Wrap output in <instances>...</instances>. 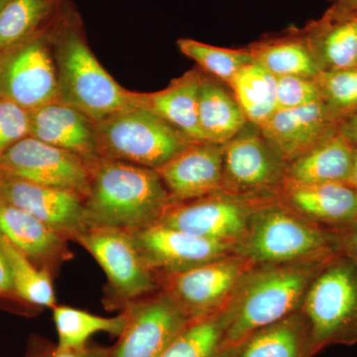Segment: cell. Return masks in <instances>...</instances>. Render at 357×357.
<instances>
[{
	"instance_id": "6da1fadb",
	"label": "cell",
	"mask_w": 357,
	"mask_h": 357,
	"mask_svg": "<svg viewBox=\"0 0 357 357\" xmlns=\"http://www.w3.org/2000/svg\"><path fill=\"white\" fill-rule=\"evenodd\" d=\"M330 257L249 268L218 314L223 330L222 349L299 312L312 279Z\"/></svg>"
},
{
	"instance_id": "7a4b0ae2",
	"label": "cell",
	"mask_w": 357,
	"mask_h": 357,
	"mask_svg": "<svg viewBox=\"0 0 357 357\" xmlns=\"http://www.w3.org/2000/svg\"><path fill=\"white\" fill-rule=\"evenodd\" d=\"M58 76V102L74 107L93 122L138 105V93L122 88L89 49L83 26L70 6L52 33Z\"/></svg>"
},
{
	"instance_id": "3957f363",
	"label": "cell",
	"mask_w": 357,
	"mask_h": 357,
	"mask_svg": "<svg viewBox=\"0 0 357 357\" xmlns=\"http://www.w3.org/2000/svg\"><path fill=\"white\" fill-rule=\"evenodd\" d=\"M86 199L91 225L135 231L159 222L171 204L153 169L98 157L91 162Z\"/></svg>"
},
{
	"instance_id": "277c9868",
	"label": "cell",
	"mask_w": 357,
	"mask_h": 357,
	"mask_svg": "<svg viewBox=\"0 0 357 357\" xmlns=\"http://www.w3.org/2000/svg\"><path fill=\"white\" fill-rule=\"evenodd\" d=\"M337 252L335 230L310 222L277 199L253 213L234 250L252 265L316 261Z\"/></svg>"
},
{
	"instance_id": "5b68a950",
	"label": "cell",
	"mask_w": 357,
	"mask_h": 357,
	"mask_svg": "<svg viewBox=\"0 0 357 357\" xmlns=\"http://www.w3.org/2000/svg\"><path fill=\"white\" fill-rule=\"evenodd\" d=\"M300 311L309 325L312 357L333 345L357 344V260L340 252L331 256Z\"/></svg>"
},
{
	"instance_id": "8992f818",
	"label": "cell",
	"mask_w": 357,
	"mask_h": 357,
	"mask_svg": "<svg viewBox=\"0 0 357 357\" xmlns=\"http://www.w3.org/2000/svg\"><path fill=\"white\" fill-rule=\"evenodd\" d=\"M95 126L98 156L153 170L195 143L140 105L122 109Z\"/></svg>"
},
{
	"instance_id": "52a82bcc",
	"label": "cell",
	"mask_w": 357,
	"mask_h": 357,
	"mask_svg": "<svg viewBox=\"0 0 357 357\" xmlns=\"http://www.w3.org/2000/svg\"><path fill=\"white\" fill-rule=\"evenodd\" d=\"M76 243L95 258L107 275L105 301L110 309L123 311L134 301L160 290L156 276L143 260L128 230L91 225L77 237Z\"/></svg>"
},
{
	"instance_id": "ba28073f",
	"label": "cell",
	"mask_w": 357,
	"mask_h": 357,
	"mask_svg": "<svg viewBox=\"0 0 357 357\" xmlns=\"http://www.w3.org/2000/svg\"><path fill=\"white\" fill-rule=\"evenodd\" d=\"M56 20L0 52V98L17 103L28 112L58 100L57 67L52 42Z\"/></svg>"
},
{
	"instance_id": "9c48e42d",
	"label": "cell",
	"mask_w": 357,
	"mask_h": 357,
	"mask_svg": "<svg viewBox=\"0 0 357 357\" xmlns=\"http://www.w3.org/2000/svg\"><path fill=\"white\" fill-rule=\"evenodd\" d=\"M286 170L287 162L270 144L259 126L248 122L241 132L223 144L220 191L276 198Z\"/></svg>"
},
{
	"instance_id": "30bf717a",
	"label": "cell",
	"mask_w": 357,
	"mask_h": 357,
	"mask_svg": "<svg viewBox=\"0 0 357 357\" xmlns=\"http://www.w3.org/2000/svg\"><path fill=\"white\" fill-rule=\"evenodd\" d=\"M276 198L236 196L222 191L169 204L159 222L192 236L236 248L253 213Z\"/></svg>"
},
{
	"instance_id": "8fae6325",
	"label": "cell",
	"mask_w": 357,
	"mask_h": 357,
	"mask_svg": "<svg viewBox=\"0 0 357 357\" xmlns=\"http://www.w3.org/2000/svg\"><path fill=\"white\" fill-rule=\"evenodd\" d=\"M251 266L248 260L232 252L180 273L157 277V281L160 290L192 323L220 314Z\"/></svg>"
},
{
	"instance_id": "7c38bea8",
	"label": "cell",
	"mask_w": 357,
	"mask_h": 357,
	"mask_svg": "<svg viewBox=\"0 0 357 357\" xmlns=\"http://www.w3.org/2000/svg\"><path fill=\"white\" fill-rule=\"evenodd\" d=\"M91 162L27 136L0 154V174L88 198Z\"/></svg>"
},
{
	"instance_id": "4fadbf2b",
	"label": "cell",
	"mask_w": 357,
	"mask_h": 357,
	"mask_svg": "<svg viewBox=\"0 0 357 357\" xmlns=\"http://www.w3.org/2000/svg\"><path fill=\"white\" fill-rule=\"evenodd\" d=\"M123 311L126 326L109 357H160L191 324L162 290L134 301Z\"/></svg>"
},
{
	"instance_id": "5bb4252c",
	"label": "cell",
	"mask_w": 357,
	"mask_h": 357,
	"mask_svg": "<svg viewBox=\"0 0 357 357\" xmlns=\"http://www.w3.org/2000/svg\"><path fill=\"white\" fill-rule=\"evenodd\" d=\"M130 234L156 278L180 273L234 252V248L227 244L192 236L160 222Z\"/></svg>"
},
{
	"instance_id": "9a60e30c",
	"label": "cell",
	"mask_w": 357,
	"mask_h": 357,
	"mask_svg": "<svg viewBox=\"0 0 357 357\" xmlns=\"http://www.w3.org/2000/svg\"><path fill=\"white\" fill-rule=\"evenodd\" d=\"M1 178L3 202L38 218L68 241L76 243L89 229L86 199L77 192L7 176Z\"/></svg>"
},
{
	"instance_id": "2e32d148",
	"label": "cell",
	"mask_w": 357,
	"mask_h": 357,
	"mask_svg": "<svg viewBox=\"0 0 357 357\" xmlns=\"http://www.w3.org/2000/svg\"><path fill=\"white\" fill-rule=\"evenodd\" d=\"M276 199L300 217L326 229H340L357 220V192L345 183L307 184L286 178Z\"/></svg>"
},
{
	"instance_id": "e0dca14e",
	"label": "cell",
	"mask_w": 357,
	"mask_h": 357,
	"mask_svg": "<svg viewBox=\"0 0 357 357\" xmlns=\"http://www.w3.org/2000/svg\"><path fill=\"white\" fill-rule=\"evenodd\" d=\"M222 155L223 144L195 142L156 169L171 204L220 191Z\"/></svg>"
},
{
	"instance_id": "ac0fdd59",
	"label": "cell",
	"mask_w": 357,
	"mask_h": 357,
	"mask_svg": "<svg viewBox=\"0 0 357 357\" xmlns=\"http://www.w3.org/2000/svg\"><path fill=\"white\" fill-rule=\"evenodd\" d=\"M340 126L323 102H319L296 109H277L259 128L288 164L337 134Z\"/></svg>"
},
{
	"instance_id": "d6986e66",
	"label": "cell",
	"mask_w": 357,
	"mask_h": 357,
	"mask_svg": "<svg viewBox=\"0 0 357 357\" xmlns=\"http://www.w3.org/2000/svg\"><path fill=\"white\" fill-rule=\"evenodd\" d=\"M302 32L319 73L357 65L356 9L333 4Z\"/></svg>"
},
{
	"instance_id": "ffe728a7",
	"label": "cell",
	"mask_w": 357,
	"mask_h": 357,
	"mask_svg": "<svg viewBox=\"0 0 357 357\" xmlns=\"http://www.w3.org/2000/svg\"><path fill=\"white\" fill-rule=\"evenodd\" d=\"M0 234L40 269L54 277L65 262L74 257L69 241L30 213L2 202Z\"/></svg>"
},
{
	"instance_id": "44dd1931",
	"label": "cell",
	"mask_w": 357,
	"mask_h": 357,
	"mask_svg": "<svg viewBox=\"0 0 357 357\" xmlns=\"http://www.w3.org/2000/svg\"><path fill=\"white\" fill-rule=\"evenodd\" d=\"M29 136L88 162L100 157L95 123L79 110L58 100L30 112Z\"/></svg>"
},
{
	"instance_id": "7402d4cb",
	"label": "cell",
	"mask_w": 357,
	"mask_h": 357,
	"mask_svg": "<svg viewBox=\"0 0 357 357\" xmlns=\"http://www.w3.org/2000/svg\"><path fill=\"white\" fill-rule=\"evenodd\" d=\"M217 357H312L307 319L294 312L223 347Z\"/></svg>"
},
{
	"instance_id": "603a6c76",
	"label": "cell",
	"mask_w": 357,
	"mask_h": 357,
	"mask_svg": "<svg viewBox=\"0 0 357 357\" xmlns=\"http://www.w3.org/2000/svg\"><path fill=\"white\" fill-rule=\"evenodd\" d=\"M203 74V70H190L161 91L138 93V105L159 115L192 142H204L198 114Z\"/></svg>"
},
{
	"instance_id": "cb8c5ba5",
	"label": "cell",
	"mask_w": 357,
	"mask_h": 357,
	"mask_svg": "<svg viewBox=\"0 0 357 357\" xmlns=\"http://www.w3.org/2000/svg\"><path fill=\"white\" fill-rule=\"evenodd\" d=\"M198 114L204 142L215 144L229 142L248 122L229 86L204 73L199 84Z\"/></svg>"
},
{
	"instance_id": "d4e9b609",
	"label": "cell",
	"mask_w": 357,
	"mask_h": 357,
	"mask_svg": "<svg viewBox=\"0 0 357 357\" xmlns=\"http://www.w3.org/2000/svg\"><path fill=\"white\" fill-rule=\"evenodd\" d=\"M248 48L253 62L274 77H316L319 75L302 28L291 27L279 34L263 37Z\"/></svg>"
},
{
	"instance_id": "484cf974",
	"label": "cell",
	"mask_w": 357,
	"mask_h": 357,
	"mask_svg": "<svg viewBox=\"0 0 357 357\" xmlns=\"http://www.w3.org/2000/svg\"><path fill=\"white\" fill-rule=\"evenodd\" d=\"M354 151V145L338 132L289 162L286 178L307 184H347Z\"/></svg>"
},
{
	"instance_id": "4316f807",
	"label": "cell",
	"mask_w": 357,
	"mask_h": 357,
	"mask_svg": "<svg viewBox=\"0 0 357 357\" xmlns=\"http://www.w3.org/2000/svg\"><path fill=\"white\" fill-rule=\"evenodd\" d=\"M70 0H6L0 8V52L51 25Z\"/></svg>"
},
{
	"instance_id": "83f0119b",
	"label": "cell",
	"mask_w": 357,
	"mask_h": 357,
	"mask_svg": "<svg viewBox=\"0 0 357 357\" xmlns=\"http://www.w3.org/2000/svg\"><path fill=\"white\" fill-rule=\"evenodd\" d=\"M248 122L261 126L277 109L276 77L251 63L244 66L227 84Z\"/></svg>"
},
{
	"instance_id": "f1b7e54d",
	"label": "cell",
	"mask_w": 357,
	"mask_h": 357,
	"mask_svg": "<svg viewBox=\"0 0 357 357\" xmlns=\"http://www.w3.org/2000/svg\"><path fill=\"white\" fill-rule=\"evenodd\" d=\"M61 349H81L88 347L89 338L98 333L119 337L126 324V312L107 318L77 307L57 305L52 309Z\"/></svg>"
},
{
	"instance_id": "f546056e",
	"label": "cell",
	"mask_w": 357,
	"mask_h": 357,
	"mask_svg": "<svg viewBox=\"0 0 357 357\" xmlns=\"http://www.w3.org/2000/svg\"><path fill=\"white\" fill-rule=\"evenodd\" d=\"M0 243L8 260L18 299L31 312L57 306L53 275L33 264L1 234Z\"/></svg>"
},
{
	"instance_id": "4dcf8cb0",
	"label": "cell",
	"mask_w": 357,
	"mask_h": 357,
	"mask_svg": "<svg viewBox=\"0 0 357 357\" xmlns=\"http://www.w3.org/2000/svg\"><path fill=\"white\" fill-rule=\"evenodd\" d=\"M177 45L185 57L195 61L204 74L225 84H229L244 66L255 63L248 47L222 48L189 38L178 39Z\"/></svg>"
},
{
	"instance_id": "1f68e13d",
	"label": "cell",
	"mask_w": 357,
	"mask_h": 357,
	"mask_svg": "<svg viewBox=\"0 0 357 357\" xmlns=\"http://www.w3.org/2000/svg\"><path fill=\"white\" fill-rule=\"evenodd\" d=\"M222 335L220 314L192 321L160 357H217Z\"/></svg>"
},
{
	"instance_id": "d6a6232c",
	"label": "cell",
	"mask_w": 357,
	"mask_h": 357,
	"mask_svg": "<svg viewBox=\"0 0 357 357\" xmlns=\"http://www.w3.org/2000/svg\"><path fill=\"white\" fill-rule=\"evenodd\" d=\"M321 102L335 121L342 123L357 112V65L332 72L319 73L314 77Z\"/></svg>"
},
{
	"instance_id": "836d02e7",
	"label": "cell",
	"mask_w": 357,
	"mask_h": 357,
	"mask_svg": "<svg viewBox=\"0 0 357 357\" xmlns=\"http://www.w3.org/2000/svg\"><path fill=\"white\" fill-rule=\"evenodd\" d=\"M277 109H288L321 102L314 77H276Z\"/></svg>"
},
{
	"instance_id": "e575fe53",
	"label": "cell",
	"mask_w": 357,
	"mask_h": 357,
	"mask_svg": "<svg viewBox=\"0 0 357 357\" xmlns=\"http://www.w3.org/2000/svg\"><path fill=\"white\" fill-rule=\"evenodd\" d=\"M30 112L0 98V154L29 136Z\"/></svg>"
},
{
	"instance_id": "d590c367",
	"label": "cell",
	"mask_w": 357,
	"mask_h": 357,
	"mask_svg": "<svg viewBox=\"0 0 357 357\" xmlns=\"http://www.w3.org/2000/svg\"><path fill=\"white\" fill-rule=\"evenodd\" d=\"M110 349L86 347L81 349H61L57 344L33 337L28 345L26 357H109Z\"/></svg>"
},
{
	"instance_id": "8d00e7d4",
	"label": "cell",
	"mask_w": 357,
	"mask_h": 357,
	"mask_svg": "<svg viewBox=\"0 0 357 357\" xmlns=\"http://www.w3.org/2000/svg\"><path fill=\"white\" fill-rule=\"evenodd\" d=\"M0 303H4L6 306L13 307L20 314H29V316L32 314V312L16 296L10 267L1 243H0Z\"/></svg>"
},
{
	"instance_id": "74e56055",
	"label": "cell",
	"mask_w": 357,
	"mask_h": 357,
	"mask_svg": "<svg viewBox=\"0 0 357 357\" xmlns=\"http://www.w3.org/2000/svg\"><path fill=\"white\" fill-rule=\"evenodd\" d=\"M337 239V252L357 260V220L335 229Z\"/></svg>"
},
{
	"instance_id": "f35d334b",
	"label": "cell",
	"mask_w": 357,
	"mask_h": 357,
	"mask_svg": "<svg viewBox=\"0 0 357 357\" xmlns=\"http://www.w3.org/2000/svg\"><path fill=\"white\" fill-rule=\"evenodd\" d=\"M338 132L354 147L357 146V112L340 123Z\"/></svg>"
},
{
	"instance_id": "ab89813d",
	"label": "cell",
	"mask_w": 357,
	"mask_h": 357,
	"mask_svg": "<svg viewBox=\"0 0 357 357\" xmlns=\"http://www.w3.org/2000/svg\"><path fill=\"white\" fill-rule=\"evenodd\" d=\"M347 184L351 185L352 189L356 190L357 192V146L354 147L351 177H349Z\"/></svg>"
},
{
	"instance_id": "60d3db41",
	"label": "cell",
	"mask_w": 357,
	"mask_h": 357,
	"mask_svg": "<svg viewBox=\"0 0 357 357\" xmlns=\"http://www.w3.org/2000/svg\"><path fill=\"white\" fill-rule=\"evenodd\" d=\"M331 1H333V4L349 7V8L356 9L357 10V0H331Z\"/></svg>"
},
{
	"instance_id": "b9f144b4",
	"label": "cell",
	"mask_w": 357,
	"mask_h": 357,
	"mask_svg": "<svg viewBox=\"0 0 357 357\" xmlns=\"http://www.w3.org/2000/svg\"><path fill=\"white\" fill-rule=\"evenodd\" d=\"M3 202V198H2V178L1 175H0V204Z\"/></svg>"
},
{
	"instance_id": "7bdbcfd3",
	"label": "cell",
	"mask_w": 357,
	"mask_h": 357,
	"mask_svg": "<svg viewBox=\"0 0 357 357\" xmlns=\"http://www.w3.org/2000/svg\"><path fill=\"white\" fill-rule=\"evenodd\" d=\"M4 2H6V0H0V8L3 6Z\"/></svg>"
}]
</instances>
